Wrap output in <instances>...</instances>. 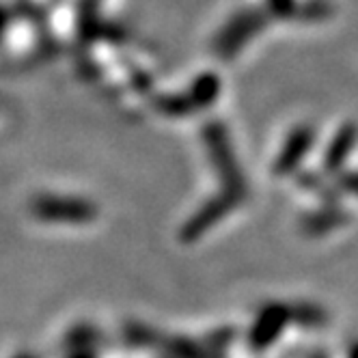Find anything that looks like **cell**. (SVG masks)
<instances>
[{"instance_id": "ba28073f", "label": "cell", "mask_w": 358, "mask_h": 358, "mask_svg": "<svg viewBox=\"0 0 358 358\" xmlns=\"http://www.w3.org/2000/svg\"><path fill=\"white\" fill-rule=\"evenodd\" d=\"M341 222H345V216L341 214V210L339 208H332V210L328 208L324 212H317V214H313L309 218H304V229L309 234H313V236H320V234L328 231V229H335Z\"/></svg>"}, {"instance_id": "6da1fadb", "label": "cell", "mask_w": 358, "mask_h": 358, "mask_svg": "<svg viewBox=\"0 0 358 358\" xmlns=\"http://www.w3.org/2000/svg\"><path fill=\"white\" fill-rule=\"evenodd\" d=\"M203 138H206V145L210 149L212 162L222 179V194L234 199L236 203L244 201L246 196V182L242 177V171L238 166V160L234 156L231 143L227 141V132L224 127L218 121H212L206 125L203 130Z\"/></svg>"}, {"instance_id": "8992f818", "label": "cell", "mask_w": 358, "mask_h": 358, "mask_svg": "<svg viewBox=\"0 0 358 358\" xmlns=\"http://www.w3.org/2000/svg\"><path fill=\"white\" fill-rule=\"evenodd\" d=\"M218 93H220V80L214 73H203L192 85L190 101L194 104V108H206L218 97Z\"/></svg>"}, {"instance_id": "5b68a950", "label": "cell", "mask_w": 358, "mask_h": 358, "mask_svg": "<svg viewBox=\"0 0 358 358\" xmlns=\"http://www.w3.org/2000/svg\"><path fill=\"white\" fill-rule=\"evenodd\" d=\"M356 141H358V130H356V125L348 123L343 125L341 130L337 132V136L332 138V143L328 145L326 149V156H324V169L328 173H337L345 158L352 153V149L356 147Z\"/></svg>"}, {"instance_id": "4fadbf2b", "label": "cell", "mask_w": 358, "mask_h": 358, "mask_svg": "<svg viewBox=\"0 0 358 358\" xmlns=\"http://www.w3.org/2000/svg\"><path fill=\"white\" fill-rule=\"evenodd\" d=\"M65 358H97V356H95V350L76 348V350H67Z\"/></svg>"}, {"instance_id": "277c9868", "label": "cell", "mask_w": 358, "mask_h": 358, "mask_svg": "<svg viewBox=\"0 0 358 358\" xmlns=\"http://www.w3.org/2000/svg\"><path fill=\"white\" fill-rule=\"evenodd\" d=\"M313 138H315V132H313L311 125H300V127H296V130L292 132V136L287 138L285 147L280 149L276 162H274V175L276 177H285V175L294 173L296 166L302 162L304 153L309 151Z\"/></svg>"}, {"instance_id": "7a4b0ae2", "label": "cell", "mask_w": 358, "mask_h": 358, "mask_svg": "<svg viewBox=\"0 0 358 358\" xmlns=\"http://www.w3.org/2000/svg\"><path fill=\"white\" fill-rule=\"evenodd\" d=\"M31 210L37 218L50 222H89L95 218L97 210L93 203L71 196H37L31 203Z\"/></svg>"}, {"instance_id": "30bf717a", "label": "cell", "mask_w": 358, "mask_h": 358, "mask_svg": "<svg viewBox=\"0 0 358 358\" xmlns=\"http://www.w3.org/2000/svg\"><path fill=\"white\" fill-rule=\"evenodd\" d=\"M156 108L171 117H184V115L196 110L190 97H184V95H162L156 99Z\"/></svg>"}, {"instance_id": "5bb4252c", "label": "cell", "mask_w": 358, "mask_h": 358, "mask_svg": "<svg viewBox=\"0 0 358 358\" xmlns=\"http://www.w3.org/2000/svg\"><path fill=\"white\" fill-rule=\"evenodd\" d=\"M7 24H9V15H7V11L0 7V37H3V33H5V29H7Z\"/></svg>"}, {"instance_id": "9c48e42d", "label": "cell", "mask_w": 358, "mask_h": 358, "mask_svg": "<svg viewBox=\"0 0 358 358\" xmlns=\"http://www.w3.org/2000/svg\"><path fill=\"white\" fill-rule=\"evenodd\" d=\"M99 341V332L93 326L80 324L71 328L67 335H65V348L67 350H76V348H87V350H95Z\"/></svg>"}, {"instance_id": "52a82bcc", "label": "cell", "mask_w": 358, "mask_h": 358, "mask_svg": "<svg viewBox=\"0 0 358 358\" xmlns=\"http://www.w3.org/2000/svg\"><path fill=\"white\" fill-rule=\"evenodd\" d=\"M285 317H287V313H285V309H280V306H272V309H268L262 315L259 324L255 326V343L264 345V343L272 341L274 335H276V330L283 326Z\"/></svg>"}, {"instance_id": "7c38bea8", "label": "cell", "mask_w": 358, "mask_h": 358, "mask_svg": "<svg viewBox=\"0 0 358 358\" xmlns=\"http://www.w3.org/2000/svg\"><path fill=\"white\" fill-rule=\"evenodd\" d=\"M339 186H341L343 190H348V192H352V194H356V196H358V173H348V175H341V179H339Z\"/></svg>"}, {"instance_id": "9a60e30c", "label": "cell", "mask_w": 358, "mask_h": 358, "mask_svg": "<svg viewBox=\"0 0 358 358\" xmlns=\"http://www.w3.org/2000/svg\"><path fill=\"white\" fill-rule=\"evenodd\" d=\"M11 358H41V356H39V354H35V352H31V350H22V352L13 354Z\"/></svg>"}, {"instance_id": "8fae6325", "label": "cell", "mask_w": 358, "mask_h": 358, "mask_svg": "<svg viewBox=\"0 0 358 358\" xmlns=\"http://www.w3.org/2000/svg\"><path fill=\"white\" fill-rule=\"evenodd\" d=\"M270 9L276 15H292L296 11L294 0H270Z\"/></svg>"}, {"instance_id": "3957f363", "label": "cell", "mask_w": 358, "mask_h": 358, "mask_svg": "<svg viewBox=\"0 0 358 358\" xmlns=\"http://www.w3.org/2000/svg\"><path fill=\"white\" fill-rule=\"evenodd\" d=\"M266 24V20L262 17V13L257 11H244L238 17H234L231 22L222 29V33L216 39V52L222 59H234L242 45L257 33Z\"/></svg>"}]
</instances>
